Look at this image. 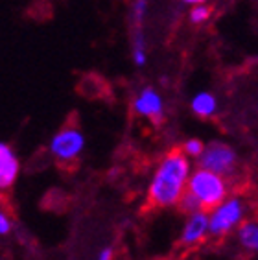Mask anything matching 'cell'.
Returning a JSON list of instances; mask_svg holds the SVG:
<instances>
[{
	"label": "cell",
	"mask_w": 258,
	"mask_h": 260,
	"mask_svg": "<svg viewBox=\"0 0 258 260\" xmlns=\"http://www.w3.org/2000/svg\"><path fill=\"white\" fill-rule=\"evenodd\" d=\"M192 162L181 150L168 151L155 168L148 186V203L155 209L177 207L188 188Z\"/></svg>",
	"instance_id": "1"
},
{
	"label": "cell",
	"mask_w": 258,
	"mask_h": 260,
	"mask_svg": "<svg viewBox=\"0 0 258 260\" xmlns=\"http://www.w3.org/2000/svg\"><path fill=\"white\" fill-rule=\"evenodd\" d=\"M186 192H190L199 201L201 209L210 212L229 198V183L223 175L198 166L190 175Z\"/></svg>",
	"instance_id": "2"
},
{
	"label": "cell",
	"mask_w": 258,
	"mask_h": 260,
	"mask_svg": "<svg viewBox=\"0 0 258 260\" xmlns=\"http://www.w3.org/2000/svg\"><path fill=\"white\" fill-rule=\"evenodd\" d=\"M247 203L240 196H229L223 203L209 212V225L212 238H225L245 221Z\"/></svg>",
	"instance_id": "3"
},
{
	"label": "cell",
	"mask_w": 258,
	"mask_h": 260,
	"mask_svg": "<svg viewBox=\"0 0 258 260\" xmlns=\"http://www.w3.org/2000/svg\"><path fill=\"white\" fill-rule=\"evenodd\" d=\"M198 166L214 172V174L223 175V177H229L238 168V153L227 142L214 140V142H209L205 146V151L198 159Z\"/></svg>",
	"instance_id": "4"
},
{
	"label": "cell",
	"mask_w": 258,
	"mask_h": 260,
	"mask_svg": "<svg viewBox=\"0 0 258 260\" xmlns=\"http://www.w3.org/2000/svg\"><path fill=\"white\" fill-rule=\"evenodd\" d=\"M85 148V137L78 127H63L50 140V153L59 162H70L81 155Z\"/></svg>",
	"instance_id": "5"
},
{
	"label": "cell",
	"mask_w": 258,
	"mask_h": 260,
	"mask_svg": "<svg viewBox=\"0 0 258 260\" xmlns=\"http://www.w3.org/2000/svg\"><path fill=\"white\" fill-rule=\"evenodd\" d=\"M133 113L140 118L160 122L164 118V100L160 92L153 87H144L133 98Z\"/></svg>",
	"instance_id": "6"
},
{
	"label": "cell",
	"mask_w": 258,
	"mask_h": 260,
	"mask_svg": "<svg viewBox=\"0 0 258 260\" xmlns=\"http://www.w3.org/2000/svg\"><path fill=\"white\" fill-rule=\"evenodd\" d=\"M207 236H210L209 212L199 210V212H194L186 218L183 229H181L179 244L183 247H196V245L203 244Z\"/></svg>",
	"instance_id": "7"
},
{
	"label": "cell",
	"mask_w": 258,
	"mask_h": 260,
	"mask_svg": "<svg viewBox=\"0 0 258 260\" xmlns=\"http://www.w3.org/2000/svg\"><path fill=\"white\" fill-rule=\"evenodd\" d=\"M20 162L10 144L0 142V190H8L19 177Z\"/></svg>",
	"instance_id": "8"
},
{
	"label": "cell",
	"mask_w": 258,
	"mask_h": 260,
	"mask_svg": "<svg viewBox=\"0 0 258 260\" xmlns=\"http://www.w3.org/2000/svg\"><path fill=\"white\" fill-rule=\"evenodd\" d=\"M190 109L198 118H212L218 113V98L209 90H201L192 96Z\"/></svg>",
	"instance_id": "9"
},
{
	"label": "cell",
	"mask_w": 258,
	"mask_h": 260,
	"mask_svg": "<svg viewBox=\"0 0 258 260\" xmlns=\"http://www.w3.org/2000/svg\"><path fill=\"white\" fill-rule=\"evenodd\" d=\"M238 244L249 253H258V221L245 220L236 231Z\"/></svg>",
	"instance_id": "10"
},
{
	"label": "cell",
	"mask_w": 258,
	"mask_h": 260,
	"mask_svg": "<svg viewBox=\"0 0 258 260\" xmlns=\"http://www.w3.org/2000/svg\"><path fill=\"white\" fill-rule=\"evenodd\" d=\"M131 57L137 67H144L148 63V48H146V35L142 28H133L131 37Z\"/></svg>",
	"instance_id": "11"
},
{
	"label": "cell",
	"mask_w": 258,
	"mask_h": 260,
	"mask_svg": "<svg viewBox=\"0 0 258 260\" xmlns=\"http://www.w3.org/2000/svg\"><path fill=\"white\" fill-rule=\"evenodd\" d=\"M148 6H149V0H135L133 2V6H131V22H133V28H142L146 13H148Z\"/></svg>",
	"instance_id": "12"
},
{
	"label": "cell",
	"mask_w": 258,
	"mask_h": 260,
	"mask_svg": "<svg viewBox=\"0 0 258 260\" xmlns=\"http://www.w3.org/2000/svg\"><path fill=\"white\" fill-rule=\"evenodd\" d=\"M205 142L201 139H186L181 146V151H183L184 155L188 157V159H199L201 153L205 151Z\"/></svg>",
	"instance_id": "13"
},
{
	"label": "cell",
	"mask_w": 258,
	"mask_h": 260,
	"mask_svg": "<svg viewBox=\"0 0 258 260\" xmlns=\"http://www.w3.org/2000/svg\"><path fill=\"white\" fill-rule=\"evenodd\" d=\"M210 15H212V10H210L207 4L192 6V8H190V13H188L190 22H192V24H198V26L205 24V22L210 19Z\"/></svg>",
	"instance_id": "14"
},
{
	"label": "cell",
	"mask_w": 258,
	"mask_h": 260,
	"mask_svg": "<svg viewBox=\"0 0 258 260\" xmlns=\"http://www.w3.org/2000/svg\"><path fill=\"white\" fill-rule=\"evenodd\" d=\"M179 210L181 212H184L186 216L194 214V212H199V210H203L201 209V205H199V201L194 198L190 192H184V196L181 198V201H179Z\"/></svg>",
	"instance_id": "15"
},
{
	"label": "cell",
	"mask_w": 258,
	"mask_h": 260,
	"mask_svg": "<svg viewBox=\"0 0 258 260\" xmlns=\"http://www.w3.org/2000/svg\"><path fill=\"white\" fill-rule=\"evenodd\" d=\"M11 220H10V216L6 214L4 210L0 209V236H6V235H10L11 233Z\"/></svg>",
	"instance_id": "16"
},
{
	"label": "cell",
	"mask_w": 258,
	"mask_h": 260,
	"mask_svg": "<svg viewBox=\"0 0 258 260\" xmlns=\"http://www.w3.org/2000/svg\"><path fill=\"white\" fill-rule=\"evenodd\" d=\"M114 258V249L113 247H104V249L100 251L98 253V256H96V260H113Z\"/></svg>",
	"instance_id": "17"
},
{
	"label": "cell",
	"mask_w": 258,
	"mask_h": 260,
	"mask_svg": "<svg viewBox=\"0 0 258 260\" xmlns=\"http://www.w3.org/2000/svg\"><path fill=\"white\" fill-rule=\"evenodd\" d=\"M183 2L188 6H198V4H207V2H210V0H183Z\"/></svg>",
	"instance_id": "18"
}]
</instances>
